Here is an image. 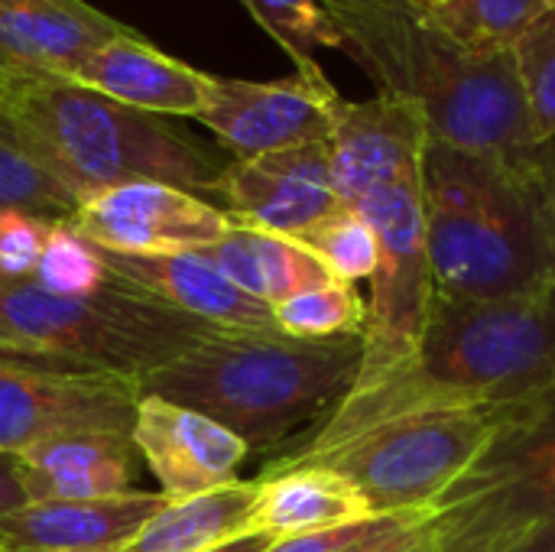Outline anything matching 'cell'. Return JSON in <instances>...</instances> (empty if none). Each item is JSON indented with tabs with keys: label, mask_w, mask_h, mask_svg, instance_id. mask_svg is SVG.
Returning a JSON list of instances; mask_svg holds the SVG:
<instances>
[{
	"label": "cell",
	"mask_w": 555,
	"mask_h": 552,
	"mask_svg": "<svg viewBox=\"0 0 555 552\" xmlns=\"http://www.w3.org/2000/svg\"><path fill=\"white\" fill-rule=\"evenodd\" d=\"M553 384L555 286L511 299L433 293L410 358L348 390L286 455H315L416 413L520 407Z\"/></svg>",
	"instance_id": "cell-1"
},
{
	"label": "cell",
	"mask_w": 555,
	"mask_h": 552,
	"mask_svg": "<svg viewBox=\"0 0 555 552\" xmlns=\"http://www.w3.org/2000/svg\"><path fill=\"white\" fill-rule=\"evenodd\" d=\"M322 3L345 36V55L377 91L413 101L429 140L507 163H540L550 153L533 133L514 52L465 49L413 0Z\"/></svg>",
	"instance_id": "cell-2"
},
{
	"label": "cell",
	"mask_w": 555,
	"mask_h": 552,
	"mask_svg": "<svg viewBox=\"0 0 555 552\" xmlns=\"http://www.w3.org/2000/svg\"><path fill=\"white\" fill-rule=\"evenodd\" d=\"M553 143L540 163H507L429 140L423 218L433 286L462 299H511L555 286Z\"/></svg>",
	"instance_id": "cell-3"
},
{
	"label": "cell",
	"mask_w": 555,
	"mask_h": 552,
	"mask_svg": "<svg viewBox=\"0 0 555 552\" xmlns=\"http://www.w3.org/2000/svg\"><path fill=\"white\" fill-rule=\"evenodd\" d=\"M361 335L302 342L276 332L218 329L166 368L137 381L140 397L198 410L241 436L250 452L315 426L358 381Z\"/></svg>",
	"instance_id": "cell-4"
},
{
	"label": "cell",
	"mask_w": 555,
	"mask_h": 552,
	"mask_svg": "<svg viewBox=\"0 0 555 552\" xmlns=\"http://www.w3.org/2000/svg\"><path fill=\"white\" fill-rule=\"evenodd\" d=\"M3 114L26 153L78 205L127 182L211 192L228 166L172 120L127 107L68 78L10 81Z\"/></svg>",
	"instance_id": "cell-5"
},
{
	"label": "cell",
	"mask_w": 555,
	"mask_h": 552,
	"mask_svg": "<svg viewBox=\"0 0 555 552\" xmlns=\"http://www.w3.org/2000/svg\"><path fill=\"white\" fill-rule=\"evenodd\" d=\"M215 332L114 277L85 299L52 296L33 280L0 290V355L52 371L140 381Z\"/></svg>",
	"instance_id": "cell-6"
},
{
	"label": "cell",
	"mask_w": 555,
	"mask_h": 552,
	"mask_svg": "<svg viewBox=\"0 0 555 552\" xmlns=\"http://www.w3.org/2000/svg\"><path fill=\"white\" fill-rule=\"evenodd\" d=\"M442 552H507L555 524V384L511 407L501 433L433 511Z\"/></svg>",
	"instance_id": "cell-7"
},
{
	"label": "cell",
	"mask_w": 555,
	"mask_h": 552,
	"mask_svg": "<svg viewBox=\"0 0 555 552\" xmlns=\"http://www.w3.org/2000/svg\"><path fill=\"white\" fill-rule=\"evenodd\" d=\"M507 410L416 413L315 455H280L276 462H312L338 472L364 495L374 514H426L488 452Z\"/></svg>",
	"instance_id": "cell-8"
},
{
	"label": "cell",
	"mask_w": 555,
	"mask_h": 552,
	"mask_svg": "<svg viewBox=\"0 0 555 552\" xmlns=\"http://www.w3.org/2000/svg\"><path fill=\"white\" fill-rule=\"evenodd\" d=\"M341 205L354 208L380 244V264L367 293V322L361 332L364 358L354 381V387H367L410 358L436 293L426 254L423 169L367 182L345 195Z\"/></svg>",
	"instance_id": "cell-9"
},
{
	"label": "cell",
	"mask_w": 555,
	"mask_h": 552,
	"mask_svg": "<svg viewBox=\"0 0 555 552\" xmlns=\"http://www.w3.org/2000/svg\"><path fill=\"white\" fill-rule=\"evenodd\" d=\"M137 400V381L52 371L0 355V452H20L62 433L130 436Z\"/></svg>",
	"instance_id": "cell-10"
},
{
	"label": "cell",
	"mask_w": 555,
	"mask_h": 552,
	"mask_svg": "<svg viewBox=\"0 0 555 552\" xmlns=\"http://www.w3.org/2000/svg\"><path fill=\"white\" fill-rule=\"evenodd\" d=\"M335 98V85L315 62L280 81L215 75L208 104L198 120L234 159H257L267 153L328 140Z\"/></svg>",
	"instance_id": "cell-11"
},
{
	"label": "cell",
	"mask_w": 555,
	"mask_h": 552,
	"mask_svg": "<svg viewBox=\"0 0 555 552\" xmlns=\"http://www.w3.org/2000/svg\"><path fill=\"white\" fill-rule=\"evenodd\" d=\"M72 228L111 254H192L218 244L234 221L221 205L166 182H127L78 205Z\"/></svg>",
	"instance_id": "cell-12"
},
{
	"label": "cell",
	"mask_w": 555,
	"mask_h": 552,
	"mask_svg": "<svg viewBox=\"0 0 555 552\" xmlns=\"http://www.w3.org/2000/svg\"><path fill=\"white\" fill-rule=\"evenodd\" d=\"M211 195L221 198V208L234 224L293 241L341 208L328 140L257 159H231Z\"/></svg>",
	"instance_id": "cell-13"
},
{
	"label": "cell",
	"mask_w": 555,
	"mask_h": 552,
	"mask_svg": "<svg viewBox=\"0 0 555 552\" xmlns=\"http://www.w3.org/2000/svg\"><path fill=\"white\" fill-rule=\"evenodd\" d=\"M130 439L169 501L234 485L250 455V446L228 426L163 397L137 400Z\"/></svg>",
	"instance_id": "cell-14"
},
{
	"label": "cell",
	"mask_w": 555,
	"mask_h": 552,
	"mask_svg": "<svg viewBox=\"0 0 555 552\" xmlns=\"http://www.w3.org/2000/svg\"><path fill=\"white\" fill-rule=\"evenodd\" d=\"M130 29L88 0H0V78H72L94 49Z\"/></svg>",
	"instance_id": "cell-15"
},
{
	"label": "cell",
	"mask_w": 555,
	"mask_h": 552,
	"mask_svg": "<svg viewBox=\"0 0 555 552\" xmlns=\"http://www.w3.org/2000/svg\"><path fill=\"white\" fill-rule=\"evenodd\" d=\"M101 260H104V270L124 286L146 293L215 329L276 332L273 309L247 296L237 283H231L202 251L153 254V257L101 251Z\"/></svg>",
	"instance_id": "cell-16"
},
{
	"label": "cell",
	"mask_w": 555,
	"mask_h": 552,
	"mask_svg": "<svg viewBox=\"0 0 555 552\" xmlns=\"http://www.w3.org/2000/svg\"><path fill=\"white\" fill-rule=\"evenodd\" d=\"M68 81L146 114L198 120L208 104L215 75L163 52L137 29H130L94 49Z\"/></svg>",
	"instance_id": "cell-17"
},
{
	"label": "cell",
	"mask_w": 555,
	"mask_h": 552,
	"mask_svg": "<svg viewBox=\"0 0 555 552\" xmlns=\"http://www.w3.org/2000/svg\"><path fill=\"white\" fill-rule=\"evenodd\" d=\"M166 501L163 491L101 501H29L0 517V552H117Z\"/></svg>",
	"instance_id": "cell-18"
},
{
	"label": "cell",
	"mask_w": 555,
	"mask_h": 552,
	"mask_svg": "<svg viewBox=\"0 0 555 552\" xmlns=\"http://www.w3.org/2000/svg\"><path fill=\"white\" fill-rule=\"evenodd\" d=\"M140 449L127 433H62L16 452L26 501H101L130 495Z\"/></svg>",
	"instance_id": "cell-19"
},
{
	"label": "cell",
	"mask_w": 555,
	"mask_h": 552,
	"mask_svg": "<svg viewBox=\"0 0 555 552\" xmlns=\"http://www.w3.org/2000/svg\"><path fill=\"white\" fill-rule=\"evenodd\" d=\"M257 482L260 495L250 514V530H263L276 540L377 517L364 495L325 465L273 462Z\"/></svg>",
	"instance_id": "cell-20"
},
{
	"label": "cell",
	"mask_w": 555,
	"mask_h": 552,
	"mask_svg": "<svg viewBox=\"0 0 555 552\" xmlns=\"http://www.w3.org/2000/svg\"><path fill=\"white\" fill-rule=\"evenodd\" d=\"M231 283H237L247 296L267 303L270 309L283 299L332 283L335 277L325 264L309 254L299 241L241 228L234 224L218 244L202 251Z\"/></svg>",
	"instance_id": "cell-21"
},
{
	"label": "cell",
	"mask_w": 555,
	"mask_h": 552,
	"mask_svg": "<svg viewBox=\"0 0 555 552\" xmlns=\"http://www.w3.org/2000/svg\"><path fill=\"white\" fill-rule=\"evenodd\" d=\"M260 482H234L218 491L166 501L140 534L117 552H205L250 530Z\"/></svg>",
	"instance_id": "cell-22"
},
{
	"label": "cell",
	"mask_w": 555,
	"mask_h": 552,
	"mask_svg": "<svg viewBox=\"0 0 555 552\" xmlns=\"http://www.w3.org/2000/svg\"><path fill=\"white\" fill-rule=\"evenodd\" d=\"M416 7L465 49L504 55L553 10L555 0H423Z\"/></svg>",
	"instance_id": "cell-23"
},
{
	"label": "cell",
	"mask_w": 555,
	"mask_h": 552,
	"mask_svg": "<svg viewBox=\"0 0 555 552\" xmlns=\"http://www.w3.org/2000/svg\"><path fill=\"white\" fill-rule=\"evenodd\" d=\"M273 319L283 335L302 342L361 335L367 322V299L358 293V286L332 280L283 299L273 306Z\"/></svg>",
	"instance_id": "cell-24"
},
{
	"label": "cell",
	"mask_w": 555,
	"mask_h": 552,
	"mask_svg": "<svg viewBox=\"0 0 555 552\" xmlns=\"http://www.w3.org/2000/svg\"><path fill=\"white\" fill-rule=\"evenodd\" d=\"M0 208H20L46 221H72L78 198L46 172L26 146L16 140L3 107H0Z\"/></svg>",
	"instance_id": "cell-25"
},
{
	"label": "cell",
	"mask_w": 555,
	"mask_h": 552,
	"mask_svg": "<svg viewBox=\"0 0 555 552\" xmlns=\"http://www.w3.org/2000/svg\"><path fill=\"white\" fill-rule=\"evenodd\" d=\"M296 241L309 254H315L325 264V270L341 283H351V286H358L361 280L371 283V277L377 273V264H380L377 234L348 205H341L332 215H325L322 221H315Z\"/></svg>",
	"instance_id": "cell-26"
},
{
	"label": "cell",
	"mask_w": 555,
	"mask_h": 552,
	"mask_svg": "<svg viewBox=\"0 0 555 552\" xmlns=\"http://www.w3.org/2000/svg\"><path fill=\"white\" fill-rule=\"evenodd\" d=\"M250 16L283 46L296 68L312 65L315 49L345 52V36L322 0H241Z\"/></svg>",
	"instance_id": "cell-27"
},
{
	"label": "cell",
	"mask_w": 555,
	"mask_h": 552,
	"mask_svg": "<svg viewBox=\"0 0 555 552\" xmlns=\"http://www.w3.org/2000/svg\"><path fill=\"white\" fill-rule=\"evenodd\" d=\"M107 280L111 273L104 270L101 251L88 238H81L72 228V221H55L42 247L33 283H39L52 296L85 299L101 293Z\"/></svg>",
	"instance_id": "cell-28"
},
{
	"label": "cell",
	"mask_w": 555,
	"mask_h": 552,
	"mask_svg": "<svg viewBox=\"0 0 555 552\" xmlns=\"http://www.w3.org/2000/svg\"><path fill=\"white\" fill-rule=\"evenodd\" d=\"M527 114L540 143L555 140V7L514 46Z\"/></svg>",
	"instance_id": "cell-29"
},
{
	"label": "cell",
	"mask_w": 555,
	"mask_h": 552,
	"mask_svg": "<svg viewBox=\"0 0 555 552\" xmlns=\"http://www.w3.org/2000/svg\"><path fill=\"white\" fill-rule=\"evenodd\" d=\"M52 224L55 221H46L20 208H0V273L10 283L36 277Z\"/></svg>",
	"instance_id": "cell-30"
},
{
	"label": "cell",
	"mask_w": 555,
	"mask_h": 552,
	"mask_svg": "<svg viewBox=\"0 0 555 552\" xmlns=\"http://www.w3.org/2000/svg\"><path fill=\"white\" fill-rule=\"evenodd\" d=\"M433 514V511H426ZM423 514H377L367 521H354V524H341V527H328V530H315V534H302V537H289V540H276L267 552H348L380 534H390L410 521H416Z\"/></svg>",
	"instance_id": "cell-31"
},
{
	"label": "cell",
	"mask_w": 555,
	"mask_h": 552,
	"mask_svg": "<svg viewBox=\"0 0 555 552\" xmlns=\"http://www.w3.org/2000/svg\"><path fill=\"white\" fill-rule=\"evenodd\" d=\"M348 552H442V547H439L433 514H423V517H416L390 534H380Z\"/></svg>",
	"instance_id": "cell-32"
},
{
	"label": "cell",
	"mask_w": 555,
	"mask_h": 552,
	"mask_svg": "<svg viewBox=\"0 0 555 552\" xmlns=\"http://www.w3.org/2000/svg\"><path fill=\"white\" fill-rule=\"evenodd\" d=\"M26 501V491L20 485V472H16V452H0V517L20 511Z\"/></svg>",
	"instance_id": "cell-33"
},
{
	"label": "cell",
	"mask_w": 555,
	"mask_h": 552,
	"mask_svg": "<svg viewBox=\"0 0 555 552\" xmlns=\"http://www.w3.org/2000/svg\"><path fill=\"white\" fill-rule=\"evenodd\" d=\"M273 543H276V537H270L263 530H247V534H237V537H231V540L205 552H267Z\"/></svg>",
	"instance_id": "cell-34"
},
{
	"label": "cell",
	"mask_w": 555,
	"mask_h": 552,
	"mask_svg": "<svg viewBox=\"0 0 555 552\" xmlns=\"http://www.w3.org/2000/svg\"><path fill=\"white\" fill-rule=\"evenodd\" d=\"M507 552H555V524L527 534L524 540H517Z\"/></svg>",
	"instance_id": "cell-35"
},
{
	"label": "cell",
	"mask_w": 555,
	"mask_h": 552,
	"mask_svg": "<svg viewBox=\"0 0 555 552\" xmlns=\"http://www.w3.org/2000/svg\"><path fill=\"white\" fill-rule=\"evenodd\" d=\"M550 179H553V205H555V140H553V166H550Z\"/></svg>",
	"instance_id": "cell-36"
},
{
	"label": "cell",
	"mask_w": 555,
	"mask_h": 552,
	"mask_svg": "<svg viewBox=\"0 0 555 552\" xmlns=\"http://www.w3.org/2000/svg\"><path fill=\"white\" fill-rule=\"evenodd\" d=\"M3 101H7V81L0 78V107H3Z\"/></svg>",
	"instance_id": "cell-37"
},
{
	"label": "cell",
	"mask_w": 555,
	"mask_h": 552,
	"mask_svg": "<svg viewBox=\"0 0 555 552\" xmlns=\"http://www.w3.org/2000/svg\"><path fill=\"white\" fill-rule=\"evenodd\" d=\"M7 283H10V280H7V277H3V273H0V290H3V286H7Z\"/></svg>",
	"instance_id": "cell-38"
},
{
	"label": "cell",
	"mask_w": 555,
	"mask_h": 552,
	"mask_svg": "<svg viewBox=\"0 0 555 552\" xmlns=\"http://www.w3.org/2000/svg\"><path fill=\"white\" fill-rule=\"evenodd\" d=\"M416 3H423V0H416Z\"/></svg>",
	"instance_id": "cell-39"
}]
</instances>
